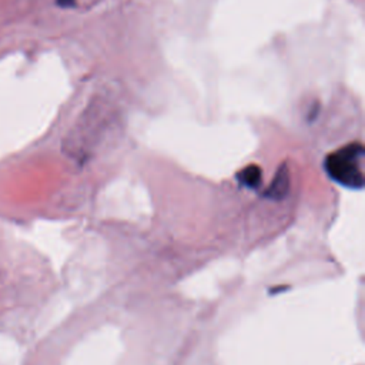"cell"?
<instances>
[{"label": "cell", "mask_w": 365, "mask_h": 365, "mask_svg": "<svg viewBox=\"0 0 365 365\" xmlns=\"http://www.w3.org/2000/svg\"><path fill=\"white\" fill-rule=\"evenodd\" d=\"M364 145L361 143H351L328 154L324 168L336 184L349 190H361L364 187Z\"/></svg>", "instance_id": "1"}, {"label": "cell", "mask_w": 365, "mask_h": 365, "mask_svg": "<svg viewBox=\"0 0 365 365\" xmlns=\"http://www.w3.org/2000/svg\"><path fill=\"white\" fill-rule=\"evenodd\" d=\"M289 190V173H288V167L287 164H281L269 184V187L267 188V191L264 192L265 197L271 198V200H282Z\"/></svg>", "instance_id": "2"}, {"label": "cell", "mask_w": 365, "mask_h": 365, "mask_svg": "<svg viewBox=\"0 0 365 365\" xmlns=\"http://www.w3.org/2000/svg\"><path fill=\"white\" fill-rule=\"evenodd\" d=\"M261 168L255 164H250L237 174V180L241 185L247 188H258L261 184Z\"/></svg>", "instance_id": "3"}, {"label": "cell", "mask_w": 365, "mask_h": 365, "mask_svg": "<svg viewBox=\"0 0 365 365\" xmlns=\"http://www.w3.org/2000/svg\"><path fill=\"white\" fill-rule=\"evenodd\" d=\"M56 3L60 6V7H73L76 0H56Z\"/></svg>", "instance_id": "4"}]
</instances>
